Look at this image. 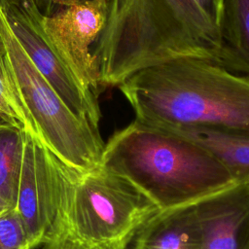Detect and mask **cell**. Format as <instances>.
Segmentation results:
<instances>
[{"label":"cell","mask_w":249,"mask_h":249,"mask_svg":"<svg viewBox=\"0 0 249 249\" xmlns=\"http://www.w3.org/2000/svg\"><path fill=\"white\" fill-rule=\"evenodd\" d=\"M218 26L194 0H110L93 49L99 87H119L133 74L180 58L216 63Z\"/></svg>","instance_id":"obj_1"},{"label":"cell","mask_w":249,"mask_h":249,"mask_svg":"<svg viewBox=\"0 0 249 249\" xmlns=\"http://www.w3.org/2000/svg\"><path fill=\"white\" fill-rule=\"evenodd\" d=\"M118 89L135 119L150 125L249 130V78L208 60L155 65Z\"/></svg>","instance_id":"obj_2"},{"label":"cell","mask_w":249,"mask_h":249,"mask_svg":"<svg viewBox=\"0 0 249 249\" xmlns=\"http://www.w3.org/2000/svg\"><path fill=\"white\" fill-rule=\"evenodd\" d=\"M100 167L129 180L160 210L194 203L236 181L201 146L136 119L105 143Z\"/></svg>","instance_id":"obj_3"},{"label":"cell","mask_w":249,"mask_h":249,"mask_svg":"<svg viewBox=\"0 0 249 249\" xmlns=\"http://www.w3.org/2000/svg\"><path fill=\"white\" fill-rule=\"evenodd\" d=\"M160 209L126 178L77 171L54 156L52 223L42 249H126Z\"/></svg>","instance_id":"obj_4"},{"label":"cell","mask_w":249,"mask_h":249,"mask_svg":"<svg viewBox=\"0 0 249 249\" xmlns=\"http://www.w3.org/2000/svg\"><path fill=\"white\" fill-rule=\"evenodd\" d=\"M0 67L24 130L67 166L82 173L99 168L105 147L99 127L65 104L16 38L1 8Z\"/></svg>","instance_id":"obj_5"},{"label":"cell","mask_w":249,"mask_h":249,"mask_svg":"<svg viewBox=\"0 0 249 249\" xmlns=\"http://www.w3.org/2000/svg\"><path fill=\"white\" fill-rule=\"evenodd\" d=\"M0 8L16 38L65 104L99 127L98 93L79 78L53 45L44 28L46 15L36 0H0Z\"/></svg>","instance_id":"obj_6"},{"label":"cell","mask_w":249,"mask_h":249,"mask_svg":"<svg viewBox=\"0 0 249 249\" xmlns=\"http://www.w3.org/2000/svg\"><path fill=\"white\" fill-rule=\"evenodd\" d=\"M109 2L87 0L44 17L45 31L63 59L79 78L99 94V74L91 45L105 25Z\"/></svg>","instance_id":"obj_7"},{"label":"cell","mask_w":249,"mask_h":249,"mask_svg":"<svg viewBox=\"0 0 249 249\" xmlns=\"http://www.w3.org/2000/svg\"><path fill=\"white\" fill-rule=\"evenodd\" d=\"M196 249H249V179L195 202Z\"/></svg>","instance_id":"obj_8"},{"label":"cell","mask_w":249,"mask_h":249,"mask_svg":"<svg viewBox=\"0 0 249 249\" xmlns=\"http://www.w3.org/2000/svg\"><path fill=\"white\" fill-rule=\"evenodd\" d=\"M24 131V157L16 209L35 248L42 245L52 223L54 155L34 134Z\"/></svg>","instance_id":"obj_9"},{"label":"cell","mask_w":249,"mask_h":249,"mask_svg":"<svg viewBox=\"0 0 249 249\" xmlns=\"http://www.w3.org/2000/svg\"><path fill=\"white\" fill-rule=\"evenodd\" d=\"M195 202L156 212L137 231L126 249H196Z\"/></svg>","instance_id":"obj_10"},{"label":"cell","mask_w":249,"mask_h":249,"mask_svg":"<svg viewBox=\"0 0 249 249\" xmlns=\"http://www.w3.org/2000/svg\"><path fill=\"white\" fill-rule=\"evenodd\" d=\"M218 28L220 52L215 64L249 78V0H223Z\"/></svg>","instance_id":"obj_11"},{"label":"cell","mask_w":249,"mask_h":249,"mask_svg":"<svg viewBox=\"0 0 249 249\" xmlns=\"http://www.w3.org/2000/svg\"><path fill=\"white\" fill-rule=\"evenodd\" d=\"M160 128L189 139L207 150L231 171L236 181L249 179V130L210 127Z\"/></svg>","instance_id":"obj_12"},{"label":"cell","mask_w":249,"mask_h":249,"mask_svg":"<svg viewBox=\"0 0 249 249\" xmlns=\"http://www.w3.org/2000/svg\"><path fill=\"white\" fill-rule=\"evenodd\" d=\"M24 147L21 126L0 124V213L17 208Z\"/></svg>","instance_id":"obj_13"},{"label":"cell","mask_w":249,"mask_h":249,"mask_svg":"<svg viewBox=\"0 0 249 249\" xmlns=\"http://www.w3.org/2000/svg\"><path fill=\"white\" fill-rule=\"evenodd\" d=\"M0 249H33L25 225L17 209L0 213Z\"/></svg>","instance_id":"obj_14"},{"label":"cell","mask_w":249,"mask_h":249,"mask_svg":"<svg viewBox=\"0 0 249 249\" xmlns=\"http://www.w3.org/2000/svg\"><path fill=\"white\" fill-rule=\"evenodd\" d=\"M0 124L19 125L25 129L24 121L19 114L16 102L8 89L0 67Z\"/></svg>","instance_id":"obj_15"},{"label":"cell","mask_w":249,"mask_h":249,"mask_svg":"<svg viewBox=\"0 0 249 249\" xmlns=\"http://www.w3.org/2000/svg\"><path fill=\"white\" fill-rule=\"evenodd\" d=\"M205 16L217 26L220 18L222 3L220 0H194Z\"/></svg>","instance_id":"obj_16"},{"label":"cell","mask_w":249,"mask_h":249,"mask_svg":"<svg viewBox=\"0 0 249 249\" xmlns=\"http://www.w3.org/2000/svg\"><path fill=\"white\" fill-rule=\"evenodd\" d=\"M36 3L41 12L46 16H50L55 11L53 0H36Z\"/></svg>","instance_id":"obj_17"},{"label":"cell","mask_w":249,"mask_h":249,"mask_svg":"<svg viewBox=\"0 0 249 249\" xmlns=\"http://www.w3.org/2000/svg\"><path fill=\"white\" fill-rule=\"evenodd\" d=\"M83 1H87V0H53V5H54L55 11H56L60 8L67 7V6H70V5H73V4H77V3H80V2H83Z\"/></svg>","instance_id":"obj_18"},{"label":"cell","mask_w":249,"mask_h":249,"mask_svg":"<svg viewBox=\"0 0 249 249\" xmlns=\"http://www.w3.org/2000/svg\"><path fill=\"white\" fill-rule=\"evenodd\" d=\"M220 1H221V3H222V2H223V0H220Z\"/></svg>","instance_id":"obj_19"}]
</instances>
